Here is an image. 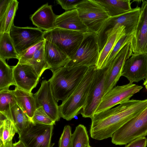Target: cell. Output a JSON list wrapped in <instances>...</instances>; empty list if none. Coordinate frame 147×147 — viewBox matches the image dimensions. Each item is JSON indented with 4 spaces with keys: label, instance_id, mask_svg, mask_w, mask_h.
I'll return each mask as SVG.
<instances>
[{
    "label": "cell",
    "instance_id": "cell-26",
    "mask_svg": "<svg viewBox=\"0 0 147 147\" xmlns=\"http://www.w3.org/2000/svg\"><path fill=\"white\" fill-rule=\"evenodd\" d=\"M18 3L17 0H12L6 12L0 20V34L9 33L14 24V19L18 9Z\"/></svg>",
    "mask_w": 147,
    "mask_h": 147
},
{
    "label": "cell",
    "instance_id": "cell-17",
    "mask_svg": "<svg viewBox=\"0 0 147 147\" xmlns=\"http://www.w3.org/2000/svg\"><path fill=\"white\" fill-rule=\"evenodd\" d=\"M12 69L16 86L31 92L36 87L40 77L33 66L18 62Z\"/></svg>",
    "mask_w": 147,
    "mask_h": 147
},
{
    "label": "cell",
    "instance_id": "cell-8",
    "mask_svg": "<svg viewBox=\"0 0 147 147\" xmlns=\"http://www.w3.org/2000/svg\"><path fill=\"white\" fill-rule=\"evenodd\" d=\"M140 12V7L137 6L122 15L110 17L98 34L100 47H104L107 37L113 30L119 27H125L126 34H133L139 20Z\"/></svg>",
    "mask_w": 147,
    "mask_h": 147
},
{
    "label": "cell",
    "instance_id": "cell-32",
    "mask_svg": "<svg viewBox=\"0 0 147 147\" xmlns=\"http://www.w3.org/2000/svg\"><path fill=\"white\" fill-rule=\"evenodd\" d=\"M32 121L48 125H53L55 123V122L47 114L42 107L36 108L32 118Z\"/></svg>",
    "mask_w": 147,
    "mask_h": 147
},
{
    "label": "cell",
    "instance_id": "cell-21",
    "mask_svg": "<svg viewBox=\"0 0 147 147\" xmlns=\"http://www.w3.org/2000/svg\"><path fill=\"white\" fill-rule=\"evenodd\" d=\"M125 34V27L122 26L113 30L107 37L105 44L100 51L98 61L95 66L97 69H102L106 67L110 54L116 43Z\"/></svg>",
    "mask_w": 147,
    "mask_h": 147
},
{
    "label": "cell",
    "instance_id": "cell-29",
    "mask_svg": "<svg viewBox=\"0 0 147 147\" xmlns=\"http://www.w3.org/2000/svg\"><path fill=\"white\" fill-rule=\"evenodd\" d=\"M89 143V137L86 127L83 125H79L72 134L71 147H85Z\"/></svg>",
    "mask_w": 147,
    "mask_h": 147
},
{
    "label": "cell",
    "instance_id": "cell-20",
    "mask_svg": "<svg viewBox=\"0 0 147 147\" xmlns=\"http://www.w3.org/2000/svg\"><path fill=\"white\" fill-rule=\"evenodd\" d=\"M44 49L49 69L53 73L65 66L70 60L69 57L56 45L45 40Z\"/></svg>",
    "mask_w": 147,
    "mask_h": 147
},
{
    "label": "cell",
    "instance_id": "cell-4",
    "mask_svg": "<svg viewBox=\"0 0 147 147\" xmlns=\"http://www.w3.org/2000/svg\"><path fill=\"white\" fill-rule=\"evenodd\" d=\"M84 33L55 28L49 30L44 31L43 38L45 40L56 45L71 60L75 55L79 48Z\"/></svg>",
    "mask_w": 147,
    "mask_h": 147
},
{
    "label": "cell",
    "instance_id": "cell-11",
    "mask_svg": "<svg viewBox=\"0 0 147 147\" xmlns=\"http://www.w3.org/2000/svg\"><path fill=\"white\" fill-rule=\"evenodd\" d=\"M142 88L141 86L130 82L115 86L103 96L94 114L109 110L116 105L130 100L132 96L139 92Z\"/></svg>",
    "mask_w": 147,
    "mask_h": 147
},
{
    "label": "cell",
    "instance_id": "cell-33",
    "mask_svg": "<svg viewBox=\"0 0 147 147\" xmlns=\"http://www.w3.org/2000/svg\"><path fill=\"white\" fill-rule=\"evenodd\" d=\"M133 36V34H125L118 40L110 54L106 67L110 64L117 55L126 44L131 42Z\"/></svg>",
    "mask_w": 147,
    "mask_h": 147
},
{
    "label": "cell",
    "instance_id": "cell-14",
    "mask_svg": "<svg viewBox=\"0 0 147 147\" xmlns=\"http://www.w3.org/2000/svg\"><path fill=\"white\" fill-rule=\"evenodd\" d=\"M33 96L36 108L42 107L47 114L53 121L59 120L61 117L59 106L53 94L49 80H42L39 89Z\"/></svg>",
    "mask_w": 147,
    "mask_h": 147
},
{
    "label": "cell",
    "instance_id": "cell-35",
    "mask_svg": "<svg viewBox=\"0 0 147 147\" xmlns=\"http://www.w3.org/2000/svg\"><path fill=\"white\" fill-rule=\"evenodd\" d=\"M71 127L65 126L59 142V147H71L72 134Z\"/></svg>",
    "mask_w": 147,
    "mask_h": 147
},
{
    "label": "cell",
    "instance_id": "cell-39",
    "mask_svg": "<svg viewBox=\"0 0 147 147\" xmlns=\"http://www.w3.org/2000/svg\"><path fill=\"white\" fill-rule=\"evenodd\" d=\"M12 147H26L24 143L20 140L14 143H12Z\"/></svg>",
    "mask_w": 147,
    "mask_h": 147
},
{
    "label": "cell",
    "instance_id": "cell-19",
    "mask_svg": "<svg viewBox=\"0 0 147 147\" xmlns=\"http://www.w3.org/2000/svg\"><path fill=\"white\" fill-rule=\"evenodd\" d=\"M56 17L53 12L52 5L47 3L32 15L30 19L37 28L47 31L56 28Z\"/></svg>",
    "mask_w": 147,
    "mask_h": 147
},
{
    "label": "cell",
    "instance_id": "cell-16",
    "mask_svg": "<svg viewBox=\"0 0 147 147\" xmlns=\"http://www.w3.org/2000/svg\"><path fill=\"white\" fill-rule=\"evenodd\" d=\"M130 43L133 54L147 53V0L142 1L139 20Z\"/></svg>",
    "mask_w": 147,
    "mask_h": 147
},
{
    "label": "cell",
    "instance_id": "cell-27",
    "mask_svg": "<svg viewBox=\"0 0 147 147\" xmlns=\"http://www.w3.org/2000/svg\"><path fill=\"white\" fill-rule=\"evenodd\" d=\"M11 85L16 86L12 69L0 58V92L9 90Z\"/></svg>",
    "mask_w": 147,
    "mask_h": 147
},
{
    "label": "cell",
    "instance_id": "cell-9",
    "mask_svg": "<svg viewBox=\"0 0 147 147\" xmlns=\"http://www.w3.org/2000/svg\"><path fill=\"white\" fill-rule=\"evenodd\" d=\"M53 125L31 122L18 134L19 140L26 147H52L51 143Z\"/></svg>",
    "mask_w": 147,
    "mask_h": 147
},
{
    "label": "cell",
    "instance_id": "cell-31",
    "mask_svg": "<svg viewBox=\"0 0 147 147\" xmlns=\"http://www.w3.org/2000/svg\"><path fill=\"white\" fill-rule=\"evenodd\" d=\"M9 90L0 92V113L12 120L10 108L17 103Z\"/></svg>",
    "mask_w": 147,
    "mask_h": 147
},
{
    "label": "cell",
    "instance_id": "cell-36",
    "mask_svg": "<svg viewBox=\"0 0 147 147\" xmlns=\"http://www.w3.org/2000/svg\"><path fill=\"white\" fill-rule=\"evenodd\" d=\"M83 0H57L56 3L66 11L76 9V6Z\"/></svg>",
    "mask_w": 147,
    "mask_h": 147
},
{
    "label": "cell",
    "instance_id": "cell-34",
    "mask_svg": "<svg viewBox=\"0 0 147 147\" xmlns=\"http://www.w3.org/2000/svg\"><path fill=\"white\" fill-rule=\"evenodd\" d=\"M45 40L28 48L20 56L18 62L28 64L32 59L35 52L44 45Z\"/></svg>",
    "mask_w": 147,
    "mask_h": 147
},
{
    "label": "cell",
    "instance_id": "cell-41",
    "mask_svg": "<svg viewBox=\"0 0 147 147\" xmlns=\"http://www.w3.org/2000/svg\"><path fill=\"white\" fill-rule=\"evenodd\" d=\"M143 84L147 91V78L144 80Z\"/></svg>",
    "mask_w": 147,
    "mask_h": 147
},
{
    "label": "cell",
    "instance_id": "cell-28",
    "mask_svg": "<svg viewBox=\"0 0 147 147\" xmlns=\"http://www.w3.org/2000/svg\"><path fill=\"white\" fill-rule=\"evenodd\" d=\"M12 120L14 122L18 134L27 127L32 122L26 113L16 104L10 108Z\"/></svg>",
    "mask_w": 147,
    "mask_h": 147
},
{
    "label": "cell",
    "instance_id": "cell-25",
    "mask_svg": "<svg viewBox=\"0 0 147 147\" xmlns=\"http://www.w3.org/2000/svg\"><path fill=\"white\" fill-rule=\"evenodd\" d=\"M17 129L13 121L0 113V142L5 144L12 141Z\"/></svg>",
    "mask_w": 147,
    "mask_h": 147
},
{
    "label": "cell",
    "instance_id": "cell-23",
    "mask_svg": "<svg viewBox=\"0 0 147 147\" xmlns=\"http://www.w3.org/2000/svg\"><path fill=\"white\" fill-rule=\"evenodd\" d=\"M105 9L110 17L122 15L131 10V0H95Z\"/></svg>",
    "mask_w": 147,
    "mask_h": 147
},
{
    "label": "cell",
    "instance_id": "cell-7",
    "mask_svg": "<svg viewBox=\"0 0 147 147\" xmlns=\"http://www.w3.org/2000/svg\"><path fill=\"white\" fill-rule=\"evenodd\" d=\"M147 135V107L117 130L113 135L111 142L116 145H126Z\"/></svg>",
    "mask_w": 147,
    "mask_h": 147
},
{
    "label": "cell",
    "instance_id": "cell-22",
    "mask_svg": "<svg viewBox=\"0 0 147 147\" xmlns=\"http://www.w3.org/2000/svg\"><path fill=\"white\" fill-rule=\"evenodd\" d=\"M17 103L26 113L32 121V118L36 109V102L31 92L24 90L16 86L14 90H9Z\"/></svg>",
    "mask_w": 147,
    "mask_h": 147
},
{
    "label": "cell",
    "instance_id": "cell-6",
    "mask_svg": "<svg viewBox=\"0 0 147 147\" xmlns=\"http://www.w3.org/2000/svg\"><path fill=\"white\" fill-rule=\"evenodd\" d=\"M79 16L89 31L98 34L110 17L95 0H83L76 6Z\"/></svg>",
    "mask_w": 147,
    "mask_h": 147
},
{
    "label": "cell",
    "instance_id": "cell-13",
    "mask_svg": "<svg viewBox=\"0 0 147 147\" xmlns=\"http://www.w3.org/2000/svg\"><path fill=\"white\" fill-rule=\"evenodd\" d=\"M133 54L130 42H129L122 48L109 65V69L104 82V95L115 86L121 76V71L126 61Z\"/></svg>",
    "mask_w": 147,
    "mask_h": 147
},
{
    "label": "cell",
    "instance_id": "cell-2",
    "mask_svg": "<svg viewBox=\"0 0 147 147\" xmlns=\"http://www.w3.org/2000/svg\"><path fill=\"white\" fill-rule=\"evenodd\" d=\"M88 67L80 66L69 68L65 66L53 73V75L49 81L57 102L64 101L72 93Z\"/></svg>",
    "mask_w": 147,
    "mask_h": 147
},
{
    "label": "cell",
    "instance_id": "cell-43",
    "mask_svg": "<svg viewBox=\"0 0 147 147\" xmlns=\"http://www.w3.org/2000/svg\"></svg>",
    "mask_w": 147,
    "mask_h": 147
},
{
    "label": "cell",
    "instance_id": "cell-37",
    "mask_svg": "<svg viewBox=\"0 0 147 147\" xmlns=\"http://www.w3.org/2000/svg\"><path fill=\"white\" fill-rule=\"evenodd\" d=\"M147 139L145 137L136 138L131 141L125 147H146Z\"/></svg>",
    "mask_w": 147,
    "mask_h": 147
},
{
    "label": "cell",
    "instance_id": "cell-38",
    "mask_svg": "<svg viewBox=\"0 0 147 147\" xmlns=\"http://www.w3.org/2000/svg\"><path fill=\"white\" fill-rule=\"evenodd\" d=\"M12 0H0V20L1 19L6 12Z\"/></svg>",
    "mask_w": 147,
    "mask_h": 147
},
{
    "label": "cell",
    "instance_id": "cell-40",
    "mask_svg": "<svg viewBox=\"0 0 147 147\" xmlns=\"http://www.w3.org/2000/svg\"><path fill=\"white\" fill-rule=\"evenodd\" d=\"M12 141L7 142L4 145L0 142V147H12Z\"/></svg>",
    "mask_w": 147,
    "mask_h": 147
},
{
    "label": "cell",
    "instance_id": "cell-42",
    "mask_svg": "<svg viewBox=\"0 0 147 147\" xmlns=\"http://www.w3.org/2000/svg\"><path fill=\"white\" fill-rule=\"evenodd\" d=\"M85 147H91V146H90L89 144L86 145Z\"/></svg>",
    "mask_w": 147,
    "mask_h": 147
},
{
    "label": "cell",
    "instance_id": "cell-30",
    "mask_svg": "<svg viewBox=\"0 0 147 147\" xmlns=\"http://www.w3.org/2000/svg\"><path fill=\"white\" fill-rule=\"evenodd\" d=\"M28 64L33 66L40 77L45 70L49 69L45 58L44 45L35 52Z\"/></svg>",
    "mask_w": 147,
    "mask_h": 147
},
{
    "label": "cell",
    "instance_id": "cell-3",
    "mask_svg": "<svg viewBox=\"0 0 147 147\" xmlns=\"http://www.w3.org/2000/svg\"><path fill=\"white\" fill-rule=\"evenodd\" d=\"M96 70L95 66L89 67L74 91L59 106L60 117L70 121L80 113L85 105Z\"/></svg>",
    "mask_w": 147,
    "mask_h": 147
},
{
    "label": "cell",
    "instance_id": "cell-1",
    "mask_svg": "<svg viewBox=\"0 0 147 147\" xmlns=\"http://www.w3.org/2000/svg\"><path fill=\"white\" fill-rule=\"evenodd\" d=\"M147 107V99H132L114 108L94 114L91 118V137L98 140L112 138L117 130Z\"/></svg>",
    "mask_w": 147,
    "mask_h": 147
},
{
    "label": "cell",
    "instance_id": "cell-18",
    "mask_svg": "<svg viewBox=\"0 0 147 147\" xmlns=\"http://www.w3.org/2000/svg\"><path fill=\"white\" fill-rule=\"evenodd\" d=\"M56 28L85 33L89 31L88 27L81 20L76 9L66 11L57 16Z\"/></svg>",
    "mask_w": 147,
    "mask_h": 147
},
{
    "label": "cell",
    "instance_id": "cell-24",
    "mask_svg": "<svg viewBox=\"0 0 147 147\" xmlns=\"http://www.w3.org/2000/svg\"><path fill=\"white\" fill-rule=\"evenodd\" d=\"M0 58L5 60L11 58L19 59V55L9 33L0 34Z\"/></svg>",
    "mask_w": 147,
    "mask_h": 147
},
{
    "label": "cell",
    "instance_id": "cell-12",
    "mask_svg": "<svg viewBox=\"0 0 147 147\" xmlns=\"http://www.w3.org/2000/svg\"><path fill=\"white\" fill-rule=\"evenodd\" d=\"M16 50L19 55L30 47L44 40V31L37 28L12 26L9 32Z\"/></svg>",
    "mask_w": 147,
    "mask_h": 147
},
{
    "label": "cell",
    "instance_id": "cell-5",
    "mask_svg": "<svg viewBox=\"0 0 147 147\" xmlns=\"http://www.w3.org/2000/svg\"><path fill=\"white\" fill-rule=\"evenodd\" d=\"M100 51L98 34L86 32L76 55L65 66L69 68L80 66H95Z\"/></svg>",
    "mask_w": 147,
    "mask_h": 147
},
{
    "label": "cell",
    "instance_id": "cell-15",
    "mask_svg": "<svg viewBox=\"0 0 147 147\" xmlns=\"http://www.w3.org/2000/svg\"><path fill=\"white\" fill-rule=\"evenodd\" d=\"M121 76L126 78L129 82H138L147 78V53L135 54L125 61Z\"/></svg>",
    "mask_w": 147,
    "mask_h": 147
},
{
    "label": "cell",
    "instance_id": "cell-10",
    "mask_svg": "<svg viewBox=\"0 0 147 147\" xmlns=\"http://www.w3.org/2000/svg\"><path fill=\"white\" fill-rule=\"evenodd\" d=\"M109 66L96 70L85 105L80 113L83 117L91 118L104 95V82Z\"/></svg>",
    "mask_w": 147,
    "mask_h": 147
}]
</instances>
